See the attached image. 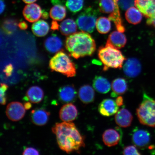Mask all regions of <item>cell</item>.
<instances>
[{
	"label": "cell",
	"mask_w": 155,
	"mask_h": 155,
	"mask_svg": "<svg viewBox=\"0 0 155 155\" xmlns=\"http://www.w3.org/2000/svg\"><path fill=\"white\" fill-rule=\"evenodd\" d=\"M102 139L106 146L111 147L117 145L120 140V136L117 131L114 129H108L104 132Z\"/></svg>",
	"instance_id": "18"
},
{
	"label": "cell",
	"mask_w": 155,
	"mask_h": 155,
	"mask_svg": "<svg viewBox=\"0 0 155 155\" xmlns=\"http://www.w3.org/2000/svg\"><path fill=\"white\" fill-rule=\"evenodd\" d=\"M137 114L143 125L155 127V100L144 93L143 100L137 110Z\"/></svg>",
	"instance_id": "5"
},
{
	"label": "cell",
	"mask_w": 155,
	"mask_h": 155,
	"mask_svg": "<svg viewBox=\"0 0 155 155\" xmlns=\"http://www.w3.org/2000/svg\"><path fill=\"white\" fill-rule=\"evenodd\" d=\"M98 57L104 65V71H107L110 68H121L125 59L121 51L107 45L99 48Z\"/></svg>",
	"instance_id": "3"
},
{
	"label": "cell",
	"mask_w": 155,
	"mask_h": 155,
	"mask_svg": "<svg viewBox=\"0 0 155 155\" xmlns=\"http://www.w3.org/2000/svg\"><path fill=\"white\" fill-rule=\"evenodd\" d=\"M60 29L62 34L68 36L76 32L77 28L75 21L73 19L68 18L61 22Z\"/></svg>",
	"instance_id": "26"
},
{
	"label": "cell",
	"mask_w": 155,
	"mask_h": 155,
	"mask_svg": "<svg viewBox=\"0 0 155 155\" xmlns=\"http://www.w3.org/2000/svg\"><path fill=\"white\" fill-rule=\"evenodd\" d=\"M59 25L57 21H52L51 25V29L54 31L59 30Z\"/></svg>",
	"instance_id": "40"
},
{
	"label": "cell",
	"mask_w": 155,
	"mask_h": 155,
	"mask_svg": "<svg viewBox=\"0 0 155 155\" xmlns=\"http://www.w3.org/2000/svg\"><path fill=\"white\" fill-rule=\"evenodd\" d=\"M44 45L48 51L54 53L61 49L63 42L59 37L53 35L46 39L44 42Z\"/></svg>",
	"instance_id": "22"
},
{
	"label": "cell",
	"mask_w": 155,
	"mask_h": 155,
	"mask_svg": "<svg viewBox=\"0 0 155 155\" xmlns=\"http://www.w3.org/2000/svg\"><path fill=\"white\" fill-rule=\"evenodd\" d=\"M59 115L62 121L71 122L76 119L78 115V111L74 104L68 103L62 107L60 110Z\"/></svg>",
	"instance_id": "12"
},
{
	"label": "cell",
	"mask_w": 155,
	"mask_h": 155,
	"mask_svg": "<svg viewBox=\"0 0 155 155\" xmlns=\"http://www.w3.org/2000/svg\"><path fill=\"white\" fill-rule=\"evenodd\" d=\"M51 2L54 5L61 4V1L60 0H51Z\"/></svg>",
	"instance_id": "45"
},
{
	"label": "cell",
	"mask_w": 155,
	"mask_h": 155,
	"mask_svg": "<svg viewBox=\"0 0 155 155\" xmlns=\"http://www.w3.org/2000/svg\"><path fill=\"white\" fill-rule=\"evenodd\" d=\"M125 18L130 24L137 25L139 24L142 19V13L138 9L131 7L127 9L125 14Z\"/></svg>",
	"instance_id": "25"
},
{
	"label": "cell",
	"mask_w": 155,
	"mask_h": 155,
	"mask_svg": "<svg viewBox=\"0 0 155 155\" xmlns=\"http://www.w3.org/2000/svg\"><path fill=\"white\" fill-rule=\"evenodd\" d=\"M49 112L43 108H37L31 112V119L34 124L41 126L45 125L49 119Z\"/></svg>",
	"instance_id": "15"
},
{
	"label": "cell",
	"mask_w": 155,
	"mask_h": 155,
	"mask_svg": "<svg viewBox=\"0 0 155 155\" xmlns=\"http://www.w3.org/2000/svg\"><path fill=\"white\" fill-rule=\"evenodd\" d=\"M66 8L61 4L57 5L52 8L50 12L51 18L54 20L61 21L66 16Z\"/></svg>",
	"instance_id": "27"
},
{
	"label": "cell",
	"mask_w": 155,
	"mask_h": 155,
	"mask_svg": "<svg viewBox=\"0 0 155 155\" xmlns=\"http://www.w3.org/2000/svg\"><path fill=\"white\" fill-rule=\"evenodd\" d=\"M147 24L155 28V17L148 18L147 21Z\"/></svg>",
	"instance_id": "38"
},
{
	"label": "cell",
	"mask_w": 155,
	"mask_h": 155,
	"mask_svg": "<svg viewBox=\"0 0 155 155\" xmlns=\"http://www.w3.org/2000/svg\"><path fill=\"white\" fill-rule=\"evenodd\" d=\"M118 7H119L118 4H116L113 0H101L99 3V8L101 12L107 14H111Z\"/></svg>",
	"instance_id": "30"
},
{
	"label": "cell",
	"mask_w": 155,
	"mask_h": 155,
	"mask_svg": "<svg viewBox=\"0 0 155 155\" xmlns=\"http://www.w3.org/2000/svg\"><path fill=\"white\" fill-rule=\"evenodd\" d=\"M115 102L117 105L119 107L123 105L124 100L123 97L121 96H119L116 99Z\"/></svg>",
	"instance_id": "41"
},
{
	"label": "cell",
	"mask_w": 155,
	"mask_h": 155,
	"mask_svg": "<svg viewBox=\"0 0 155 155\" xmlns=\"http://www.w3.org/2000/svg\"><path fill=\"white\" fill-rule=\"evenodd\" d=\"M17 21L13 19H8L3 22V28L7 34H10L16 30L17 25Z\"/></svg>",
	"instance_id": "32"
},
{
	"label": "cell",
	"mask_w": 155,
	"mask_h": 155,
	"mask_svg": "<svg viewBox=\"0 0 155 155\" xmlns=\"http://www.w3.org/2000/svg\"><path fill=\"white\" fill-rule=\"evenodd\" d=\"M25 110L24 106L21 102H11L7 106L6 114L11 121H17L24 117L26 113Z\"/></svg>",
	"instance_id": "7"
},
{
	"label": "cell",
	"mask_w": 155,
	"mask_h": 155,
	"mask_svg": "<svg viewBox=\"0 0 155 155\" xmlns=\"http://www.w3.org/2000/svg\"><path fill=\"white\" fill-rule=\"evenodd\" d=\"M132 139L135 146L143 149L146 148L150 144V133L147 130L135 129L133 131Z\"/></svg>",
	"instance_id": "8"
},
{
	"label": "cell",
	"mask_w": 155,
	"mask_h": 155,
	"mask_svg": "<svg viewBox=\"0 0 155 155\" xmlns=\"http://www.w3.org/2000/svg\"><path fill=\"white\" fill-rule=\"evenodd\" d=\"M113 1L116 4H118V0H113Z\"/></svg>",
	"instance_id": "47"
},
{
	"label": "cell",
	"mask_w": 155,
	"mask_h": 155,
	"mask_svg": "<svg viewBox=\"0 0 155 155\" xmlns=\"http://www.w3.org/2000/svg\"><path fill=\"white\" fill-rule=\"evenodd\" d=\"M135 0H118L119 7L124 10H127L135 5Z\"/></svg>",
	"instance_id": "33"
},
{
	"label": "cell",
	"mask_w": 155,
	"mask_h": 155,
	"mask_svg": "<svg viewBox=\"0 0 155 155\" xmlns=\"http://www.w3.org/2000/svg\"><path fill=\"white\" fill-rule=\"evenodd\" d=\"M58 94L61 101L69 103L74 101L77 93L74 87L72 85H67L59 89Z\"/></svg>",
	"instance_id": "17"
},
{
	"label": "cell",
	"mask_w": 155,
	"mask_h": 155,
	"mask_svg": "<svg viewBox=\"0 0 155 155\" xmlns=\"http://www.w3.org/2000/svg\"><path fill=\"white\" fill-rule=\"evenodd\" d=\"M78 96L83 104H90L94 101V99L95 93L94 89L90 85H84L79 89Z\"/></svg>",
	"instance_id": "19"
},
{
	"label": "cell",
	"mask_w": 155,
	"mask_h": 155,
	"mask_svg": "<svg viewBox=\"0 0 155 155\" xmlns=\"http://www.w3.org/2000/svg\"><path fill=\"white\" fill-rule=\"evenodd\" d=\"M18 26L21 30H25L28 28V25L25 21H22L19 22L18 24Z\"/></svg>",
	"instance_id": "39"
},
{
	"label": "cell",
	"mask_w": 155,
	"mask_h": 155,
	"mask_svg": "<svg viewBox=\"0 0 155 155\" xmlns=\"http://www.w3.org/2000/svg\"><path fill=\"white\" fill-rule=\"evenodd\" d=\"M49 67L52 71L61 73L68 77H74L76 74L75 64L63 51L58 52L51 58Z\"/></svg>",
	"instance_id": "4"
},
{
	"label": "cell",
	"mask_w": 155,
	"mask_h": 155,
	"mask_svg": "<svg viewBox=\"0 0 155 155\" xmlns=\"http://www.w3.org/2000/svg\"><path fill=\"white\" fill-rule=\"evenodd\" d=\"M13 69V67L11 64L7 66L5 68L4 71L7 76H9L11 74Z\"/></svg>",
	"instance_id": "37"
},
{
	"label": "cell",
	"mask_w": 155,
	"mask_h": 155,
	"mask_svg": "<svg viewBox=\"0 0 155 155\" xmlns=\"http://www.w3.org/2000/svg\"><path fill=\"white\" fill-rule=\"evenodd\" d=\"M42 18L44 19H47L48 17V13L45 11H44L43 12H42Z\"/></svg>",
	"instance_id": "44"
},
{
	"label": "cell",
	"mask_w": 155,
	"mask_h": 155,
	"mask_svg": "<svg viewBox=\"0 0 155 155\" xmlns=\"http://www.w3.org/2000/svg\"><path fill=\"white\" fill-rule=\"evenodd\" d=\"M119 106L111 99H106L99 105L98 111L101 115L104 116H110L117 113Z\"/></svg>",
	"instance_id": "13"
},
{
	"label": "cell",
	"mask_w": 155,
	"mask_h": 155,
	"mask_svg": "<svg viewBox=\"0 0 155 155\" xmlns=\"http://www.w3.org/2000/svg\"><path fill=\"white\" fill-rule=\"evenodd\" d=\"M24 106L25 109L28 110L30 109L32 107V104L30 102H27L25 103Z\"/></svg>",
	"instance_id": "43"
},
{
	"label": "cell",
	"mask_w": 155,
	"mask_h": 155,
	"mask_svg": "<svg viewBox=\"0 0 155 155\" xmlns=\"http://www.w3.org/2000/svg\"><path fill=\"white\" fill-rule=\"evenodd\" d=\"M65 48L71 57L78 59L92 56L95 51V41L88 33L80 32L71 34L65 41Z\"/></svg>",
	"instance_id": "2"
},
{
	"label": "cell",
	"mask_w": 155,
	"mask_h": 155,
	"mask_svg": "<svg viewBox=\"0 0 155 155\" xmlns=\"http://www.w3.org/2000/svg\"><path fill=\"white\" fill-rule=\"evenodd\" d=\"M135 5L147 18L155 17V0H135Z\"/></svg>",
	"instance_id": "9"
},
{
	"label": "cell",
	"mask_w": 155,
	"mask_h": 155,
	"mask_svg": "<svg viewBox=\"0 0 155 155\" xmlns=\"http://www.w3.org/2000/svg\"><path fill=\"white\" fill-rule=\"evenodd\" d=\"M84 2V0H67L66 6L71 12L75 13L82 9Z\"/></svg>",
	"instance_id": "31"
},
{
	"label": "cell",
	"mask_w": 155,
	"mask_h": 155,
	"mask_svg": "<svg viewBox=\"0 0 155 155\" xmlns=\"http://www.w3.org/2000/svg\"><path fill=\"white\" fill-rule=\"evenodd\" d=\"M8 86L5 83H1V104L2 105H5L7 102V97L5 93Z\"/></svg>",
	"instance_id": "34"
},
{
	"label": "cell",
	"mask_w": 155,
	"mask_h": 155,
	"mask_svg": "<svg viewBox=\"0 0 155 155\" xmlns=\"http://www.w3.org/2000/svg\"><path fill=\"white\" fill-rule=\"evenodd\" d=\"M22 154L25 155H39L38 151L32 147H28L25 149Z\"/></svg>",
	"instance_id": "36"
},
{
	"label": "cell",
	"mask_w": 155,
	"mask_h": 155,
	"mask_svg": "<svg viewBox=\"0 0 155 155\" xmlns=\"http://www.w3.org/2000/svg\"><path fill=\"white\" fill-rule=\"evenodd\" d=\"M44 96L43 90L38 86L31 87L26 93V98L31 103L38 104L41 102Z\"/></svg>",
	"instance_id": "20"
},
{
	"label": "cell",
	"mask_w": 155,
	"mask_h": 155,
	"mask_svg": "<svg viewBox=\"0 0 155 155\" xmlns=\"http://www.w3.org/2000/svg\"><path fill=\"white\" fill-rule=\"evenodd\" d=\"M32 30L35 35L39 37H43L49 32V25L44 20L38 21L32 25Z\"/></svg>",
	"instance_id": "24"
},
{
	"label": "cell",
	"mask_w": 155,
	"mask_h": 155,
	"mask_svg": "<svg viewBox=\"0 0 155 155\" xmlns=\"http://www.w3.org/2000/svg\"><path fill=\"white\" fill-rule=\"evenodd\" d=\"M127 41L126 36L123 32L114 31L108 36L106 45L120 49L124 47Z\"/></svg>",
	"instance_id": "14"
},
{
	"label": "cell",
	"mask_w": 155,
	"mask_h": 155,
	"mask_svg": "<svg viewBox=\"0 0 155 155\" xmlns=\"http://www.w3.org/2000/svg\"><path fill=\"white\" fill-rule=\"evenodd\" d=\"M111 22L109 18L101 17L97 19L96 28L97 30L102 34L108 33L111 29Z\"/></svg>",
	"instance_id": "28"
},
{
	"label": "cell",
	"mask_w": 155,
	"mask_h": 155,
	"mask_svg": "<svg viewBox=\"0 0 155 155\" xmlns=\"http://www.w3.org/2000/svg\"><path fill=\"white\" fill-rule=\"evenodd\" d=\"M98 14L97 11L91 7L85 8L77 19L79 29L83 31L92 33L96 25Z\"/></svg>",
	"instance_id": "6"
},
{
	"label": "cell",
	"mask_w": 155,
	"mask_h": 155,
	"mask_svg": "<svg viewBox=\"0 0 155 155\" xmlns=\"http://www.w3.org/2000/svg\"><path fill=\"white\" fill-rule=\"evenodd\" d=\"M112 97H116L125 94L127 90V84L125 79L119 78L113 81L112 84Z\"/></svg>",
	"instance_id": "23"
},
{
	"label": "cell",
	"mask_w": 155,
	"mask_h": 155,
	"mask_svg": "<svg viewBox=\"0 0 155 155\" xmlns=\"http://www.w3.org/2000/svg\"><path fill=\"white\" fill-rule=\"evenodd\" d=\"M93 86L97 92L106 94L111 90V85L107 79L104 77L96 76L93 82Z\"/></svg>",
	"instance_id": "21"
},
{
	"label": "cell",
	"mask_w": 155,
	"mask_h": 155,
	"mask_svg": "<svg viewBox=\"0 0 155 155\" xmlns=\"http://www.w3.org/2000/svg\"><path fill=\"white\" fill-rule=\"evenodd\" d=\"M123 154L126 155L141 154L136 147L133 145H130L125 147L123 150Z\"/></svg>",
	"instance_id": "35"
},
{
	"label": "cell",
	"mask_w": 155,
	"mask_h": 155,
	"mask_svg": "<svg viewBox=\"0 0 155 155\" xmlns=\"http://www.w3.org/2000/svg\"><path fill=\"white\" fill-rule=\"evenodd\" d=\"M133 120V116L131 112L125 108H121L115 114L116 123L120 127H129L131 125Z\"/></svg>",
	"instance_id": "16"
},
{
	"label": "cell",
	"mask_w": 155,
	"mask_h": 155,
	"mask_svg": "<svg viewBox=\"0 0 155 155\" xmlns=\"http://www.w3.org/2000/svg\"><path fill=\"white\" fill-rule=\"evenodd\" d=\"M5 4L3 0H1V13L2 14L5 8Z\"/></svg>",
	"instance_id": "42"
},
{
	"label": "cell",
	"mask_w": 155,
	"mask_h": 155,
	"mask_svg": "<svg viewBox=\"0 0 155 155\" xmlns=\"http://www.w3.org/2000/svg\"><path fill=\"white\" fill-rule=\"evenodd\" d=\"M25 3L27 4H31L34 3L37 0H22Z\"/></svg>",
	"instance_id": "46"
},
{
	"label": "cell",
	"mask_w": 155,
	"mask_h": 155,
	"mask_svg": "<svg viewBox=\"0 0 155 155\" xmlns=\"http://www.w3.org/2000/svg\"><path fill=\"white\" fill-rule=\"evenodd\" d=\"M108 18L113 21L118 31L123 33L125 31V28L121 16L119 7L116 8L114 12L110 14Z\"/></svg>",
	"instance_id": "29"
},
{
	"label": "cell",
	"mask_w": 155,
	"mask_h": 155,
	"mask_svg": "<svg viewBox=\"0 0 155 155\" xmlns=\"http://www.w3.org/2000/svg\"><path fill=\"white\" fill-rule=\"evenodd\" d=\"M141 66L138 60L135 58L127 59L124 65L123 71L126 76L129 78H135L141 72Z\"/></svg>",
	"instance_id": "11"
},
{
	"label": "cell",
	"mask_w": 155,
	"mask_h": 155,
	"mask_svg": "<svg viewBox=\"0 0 155 155\" xmlns=\"http://www.w3.org/2000/svg\"><path fill=\"white\" fill-rule=\"evenodd\" d=\"M25 19L30 22H36L42 16V12L40 6L35 3L28 4L23 10Z\"/></svg>",
	"instance_id": "10"
},
{
	"label": "cell",
	"mask_w": 155,
	"mask_h": 155,
	"mask_svg": "<svg viewBox=\"0 0 155 155\" xmlns=\"http://www.w3.org/2000/svg\"><path fill=\"white\" fill-rule=\"evenodd\" d=\"M52 131L61 150L68 153L78 151L84 147V138L71 122L56 123Z\"/></svg>",
	"instance_id": "1"
}]
</instances>
